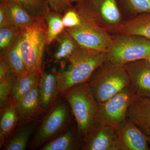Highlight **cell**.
Returning <instances> with one entry per match:
<instances>
[{
	"instance_id": "obj_1",
	"label": "cell",
	"mask_w": 150,
	"mask_h": 150,
	"mask_svg": "<svg viewBox=\"0 0 150 150\" xmlns=\"http://www.w3.org/2000/svg\"><path fill=\"white\" fill-rule=\"evenodd\" d=\"M106 58L107 53L79 46L67 59L68 67L57 73L59 92L64 93L74 86L87 82Z\"/></svg>"
},
{
	"instance_id": "obj_2",
	"label": "cell",
	"mask_w": 150,
	"mask_h": 150,
	"mask_svg": "<svg viewBox=\"0 0 150 150\" xmlns=\"http://www.w3.org/2000/svg\"><path fill=\"white\" fill-rule=\"evenodd\" d=\"M87 83L98 103L110 99L131 86L125 64L108 61L95 71Z\"/></svg>"
},
{
	"instance_id": "obj_3",
	"label": "cell",
	"mask_w": 150,
	"mask_h": 150,
	"mask_svg": "<svg viewBox=\"0 0 150 150\" xmlns=\"http://www.w3.org/2000/svg\"><path fill=\"white\" fill-rule=\"evenodd\" d=\"M76 121L84 142L94 126L98 102L87 82L74 86L63 93Z\"/></svg>"
},
{
	"instance_id": "obj_4",
	"label": "cell",
	"mask_w": 150,
	"mask_h": 150,
	"mask_svg": "<svg viewBox=\"0 0 150 150\" xmlns=\"http://www.w3.org/2000/svg\"><path fill=\"white\" fill-rule=\"evenodd\" d=\"M47 38V27L45 17L37 18L23 31L19 48L26 70L43 73L41 66Z\"/></svg>"
},
{
	"instance_id": "obj_5",
	"label": "cell",
	"mask_w": 150,
	"mask_h": 150,
	"mask_svg": "<svg viewBox=\"0 0 150 150\" xmlns=\"http://www.w3.org/2000/svg\"><path fill=\"white\" fill-rule=\"evenodd\" d=\"M74 8L81 18L109 32L115 31L122 18L116 0H83Z\"/></svg>"
},
{
	"instance_id": "obj_6",
	"label": "cell",
	"mask_w": 150,
	"mask_h": 150,
	"mask_svg": "<svg viewBox=\"0 0 150 150\" xmlns=\"http://www.w3.org/2000/svg\"><path fill=\"white\" fill-rule=\"evenodd\" d=\"M137 96L130 86L110 99L98 102L94 125L118 129L127 120L129 108Z\"/></svg>"
},
{
	"instance_id": "obj_7",
	"label": "cell",
	"mask_w": 150,
	"mask_h": 150,
	"mask_svg": "<svg viewBox=\"0 0 150 150\" xmlns=\"http://www.w3.org/2000/svg\"><path fill=\"white\" fill-rule=\"evenodd\" d=\"M150 54V39L135 35H121L113 38L107 52L106 61L125 64L146 59Z\"/></svg>"
},
{
	"instance_id": "obj_8",
	"label": "cell",
	"mask_w": 150,
	"mask_h": 150,
	"mask_svg": "<svg viewBox=\"0 0 150 150\" xmlns=\"http://www.w3.org/2000/svg\"><path fill=\"white\" fill-rule=\"evenodd\" d=\"M81 20L79 25L65 30L81 47L107 53L113 39L109 32L95 23Z\"/></svg>"
},
{
	"instance_id": "obj_9",
	"label": "cell",
	"mask_w": 150,
	"mask_h": 150,
	"mask_svg": "<svg viewBox=\"0 0 150 150\" xmlns=\"http://www.w3.org/2000/svg\"><path fill=\"white\" fill-rule=\"evenodd\" d=\"M69 109L65 103L57 105L43 120L30 145L36 149L51 140L64 129L69 120Z\"/></svg>"
},
{
	"instance_id": "obj_10",
	"label": "cell",
	"mask_w": 150,
	"mask_h": 150,
	"mask_svg": "<svg viewBox=\"0 0 150 150\" xmlns=\"http://www.w3.org/2000/svg\"><path fill=\"white\" fill-rule=\"evenodd\" d=\"M130 86L137 96L150 97V64L146 59L125 64Z\"/></svg>"
},
{
	"instance_id": "obj_11",
	"label": "cell",
	"mask_w": 150,
	"mask_h": 150,
	"mask_svg": "<svg viewBox=\"0 0 150 150\" xmlns=\"http://www.w3.org/2000/svg\"><path fill=\"white\" fill-rule=\"evenodd\" d=\"M119 150H150L146 135L133 122L127 119L116 129Z\"/></svg>"
},
{
	"instance_id": "obj_12",
	"label": "cell",
	"mask_w": 150,
	"mask_h": 150,
	"mask_svg": "<svg viewBox=\"0 0 150 150\" xmlns=\"http://www.w3.org/2000/svg\"><path fill=\"white\" fill-rule=\"evenodd\" d=\"M82 149L119 150L116 129L94 125L89 133Z\"/></svg>"
},
{
	"instance_id": "obj_13",
	"label": "cell",
	"mask_w": 150,
	"mask_h": 150,
	"mask_svg": "<svg viewBox=\"0 0 150 150\" xmlns=\"http://www.w3.org/2000/svg\"><path fill=\"white\" fill-rule=\"evenodd\" d=\"M127 119L136 124L147 137L150 136V97L137 96L129 108Z\"/></svg>"
},
{
	"instance_id": "obj_14",
	"label": "cell",
	"mask_w": 150,
	"mask_h": 150,
	"mask_svg": "<svg viewBox=\"0 0 150 150\" xmlns=\"http://www.w3.org/2000/svg\"><path fill=\"white\" fill-rule=\"evenodd\" d=\"M39 81L15 104L19 115L25 120L35 118L42 111L39 98Z\"/></svg>"
},
{
	"instance_id": "obj_15",
	"label": "cell",
	"mask_w": 150,
	"mask_h": 150,
	"mask_svg": "<svg viewBox=\"0 0 150 150\" xmlns=\"http://www.w3.org/2000/svg\"><path fill=\"white\" fill-rule=\"evenodd\" d=\"M115 32L121 35H138L150 39V13L139 14L122 22Z\"/></svg>"
},
{
	"instance_id": "obj_16",
	"label": "cell",
	"mask_w": 150,
	"mask_h": 150,
	"mask_svg": "<svg viewBox=\"0 0 150 150\" xmlns=\"http://www.w3.org/2000/svg\"><path fill=\"white\" fill-rule=\"evenodd\" d=\"M39 98L42 111L48 110L51 107L59 91L57 73H42L39 84Z\"/></svg>"
},
{
	"instance_id": "obj_17",
	"label": "cell",
	"mask_w": 150,
	"mask_h": 150,
	"mask_svg": "<svg viewBox=\"0 0 150 150\" xmlns=\"http://www.w3.org/2000/svg\"><path fill=\"white\" fill-rule=\"evenodd\" d=\"M42 74L37 71L26 70L18 76L10 97V103L16 104L18 101L39 81Z\"/></svg>"
},
{
	"instance_id": "obj_18",
	"label": "cell",
	"mask_w": 150,
	"mask_h": 150,
	"mask_svg": "<svg viewBox=\"0 0 150 150\" xmlns=\"http://www.w3.org/2000/svg\"><path fill=\"white\" fill-rule=\"evenodd\" d=\"M8 10L13 24L25 29L35 21L36 18L32 16L18 4L12 0H3Z\"/></svg>"
},
{
	"instance_id": "obj_19",
	"label": "cell",
	"mask_w": 150,
	"mask_h": 150,
	"mask_svg": "<svg viewBox=\"0 0 150 150\" xmlns=\"http://www.w3.org/2000/svg\"><path fill=\"white\" fill-rule=\"evenodd\" d=\"M0 122L1 146H3L6 137H7L16 126L18 114L14 104L9 103L4 110Z\"/></svg>"
},
{
	"instance_id": "obj_20",
	"label": "cell",
	"mask_w": 150,
	"mask_h": 150,
	"mask_svg": "<svg viewBox=\"0 0 150 150\" xmlns=\"http://www.w3.org/2000/svg\"><path fill=\"white\" fill-rule=\"evenodd\" d=\"M58 47L54 54L56 62L67 60L77 50L79 45L76 41L64 30L57 38Z\"/></svg>"
},
{
	"instance_id": "obj_21",
	"label": "cell",
	"mask_w": 150,
	"mask_h": 150,
	"mask_svg": "<svg viewBox=\"0 0 150 150\" xmlns=\"http://www.w3.org/2000/svg\"><path fill=\"white\" fill-rule=\"evenodd\" d=\"M21 36L8 49L1 54V58L6 61L13 72L17 76L24 72L26 70L20 51Z\"/></svg>"
},
{
	"instance_id": "obj_22",
	"label": "cell",
	"mask_w": 150,
	"mask_h": 150,
	"mask_svg": "<svg viewBox=\"0 0 150 150\" xmlns=\"http://www.w3.org/2000/svg\"><path fill=\"white\" fill-rule=\"evenodd\" d=\"M79 143L74 130H69L46 144L42 150H73L78 149Z\"/></svg>"
},
{
	"instance_id": "obj_23",
	"label": "cell",
	"mask_w": 150,
	"mask_h": 150,
	"mask_svg": "<svg viewBox=\"0 0 150 150\" xmlns=\"http://www.w3.org/2000/svg\"><path fill=\"white\" fill-rule=\"evenodd\" d=\"M47 27V45H49L57 39L65 28L62 22V17L58 13L49 11L45 16Z\"/></svg>"
},
{
	"instance_id": "obj_24",
	"label": "cell",
	"mask_w": 150,
	"mask_h": 150,
	"mask_svg": "<svg viewBox=\"0 0 150 150\" xmlns=\"http://www.w3.org/2000/svg\"><path fill=\"white\" fill-rule=\"evenodd\" d=\"M24 29L15 25H11L0 28L1 54L8 49L21 36Z\"/></svg>"
},
{
	"instance_id": "obj_25",
	"label": "cell",
	"mask_w": 150,
	"mask_h": 150,
	"mask_svg": "<svg viewBox=\"0 0 150 150\" xmlns=\"http://www.w3.org/2000/svg\"><path fill=\"white\" fill-rule=\"evenodd\" d=\"M24 8L32 16L44 17L50 9L46 0H12Z\"/></svg>"
},
{
	"instance_id": "obj_26",
	"label": "cell",
	"mask_w": 150,
	"mask_h": 150,
	"mask_svg": "<svg viewBox=\"0 0 150 150\" xmlns=\"http://www.w3.org/2000/svg\"><path fill=\"white\" fill-rule=\"evenodd\" d=\"M33 128V125L30 124L21 129L11 139L4 149L25 150Z\"/></svg>"
},
{
	"instance_id": "obj_27",
	"label": "cell",
	"mask_w": 150,
	"mask_h": 150,
	"mask_svg": "<svg viewBox=\"0 0 150 150\" xmlns=\"http://www.w3.org/2000/svg\"><path fill=\"white\" fill-rule=\"evenodd\" d=\"M18 76L13 74L0 79V107L1 110L10 103V97Z\"/></svg>"
},
{
	"instance_id": "obj_28",
	"label": "cell",
	"mask_w": 150,
	"mask_h": 150,
	"mask_svg": "<svg viewBox=\"0 0 150 150\" xmlns=\"http://www.w3.org/2000/svg\"><path fill=\"white\" fill-rule=\"evenodd\" d=\"M62 22L65 29L79 25L82 20L80 16L74 8L66 10L64 15L62 17Z\"/></svg>"
},
{
	"instance_id": "obj_29",
	"label": "cell",
	"mask_w": 150,
	"mask_h": 150,
	"mask_svg": "<svg viewBox=\"0 0 150 150\" xmlns=\"http://www.w3.org/2000/svg\"><path fill=\"white\" fill-rule=\"evenodd\" d=\"M131 11L137 14L150 13V0H125Z\"/></svg>"
},
{
	"instance_id": "obj_30",
	"label": "cell",
	"mask_w": 150,
	"mask_h": 150,
	"mask_svg": "<svg viewBox=\"0 0 150 150\" xmlns=\"http://www.w3.org/2000/svg\"><path fill=\"white\" fill-rule=\"evenodd\" d=\"M13 24L8 10L3 0L0 5V28Z\"/></svg>"
},
{
	"instance_id": "obj_31",
	"label": "cell",
	"mask_w": 150,
	"mask_h": 150,
	"mask_svg": "<svg viewBox=\"0 0 150 150\" xmlns=\"http://www.w3.org/2000/svg\"><path fill=\"white\" fill-rule=\"evenodd\" d=\"M48 6L51 9L56 12L60 13L66 11L67 7L66 4V0H46Z\"/></svg>"
},
{
	"instance_id": "obj_32",
	"label": "cell",
	"mask_w": 150,
	"mask_h": 150,
	"mask_svg": "<svg viewBox=\"0 0 150 150\" xmlns=\"http://www.w3.org/2000/svg\"><path fill=\"white\" fill-rule=\"evenodd\" d=\"M13 74L8 63L4 59L1 58L0 60V79L8 76Z\"/></svg>"
},
{
	"instance_id": "obj_33",
	"label": "cell",
	"mask_w": 150,
	"mask_h": 150,
	"mask_svg": "<svg viewBox=\"0 0 150 150\" xmlns=\"http://www.w3.org/2000/svg\"><path fill=\"white\" fill-rule=\"evenodd\" d=\"M81 1H83V0H66V4L67 6L68 7L71 4Z\"/></svg>"
},
{
	"instance_id": "obj_34",
	"label": "cell",
	"mask_w": 150,
	"mask_h": 150,
	"mask_svg": "<svg viewBox=\"0 0 150 150\" xmlns=\"http://www.w3.org/2000/svg\"><path fill=\"white\" fill-rule=\"evenodd\" d=\"M147 138L148 144H149V146L150 149V136H149V137H147Z\"/></svg>"
},
{
	"instance_id": "obj_35",
	"label": "cell",
	"mask_w": 150,
	"mask_h": 150,
	"mask_svg": "<svg viewBox=\"0 0 150 150\" xmlns=\"http://www.w3.org/2000/svg\"><path fill=\"white\" fill-rule=\"evenodd\" d=\"M146 60H147V61L149 63V64H150V54L149 55V56H148L147 57L146 59Z\"/></svg>"
}]
</instances>
